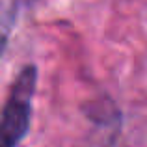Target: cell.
Returning <instances> with one entry per match:
<instances>
[{
    "instance_id": "cell-1",
    "label": "cell",
    "mask_w": 147,
    "mask_h": 147,
    "mask_svg": "<svg viewBox=\"0 0 147 147\" xmlns=\"http://www.w3.org/2000/svg\"><path fill=\"white\" fill-rule=\"evenodd\" d=\"M37 78L39 73L36 63L22 65L15 75L0 112V147H21L30 132Z\"/></svg>"
},
{
    "instance_id": "cell-2",
    "label": "cell",
    "mask_w": 147,
    "mask_h": 147,
    "mask_svg": "<svg viewBox=\"0 0 147 147\" xmlns=\"http://www.w3.org/2000/svg\"><path fill=\"white\" fill-rule=\"evenodd\" d=\"M34 2L36 0H0V32L11 36L21 11L32 6Z\"/></svg>"
},
{
    "instance_id": "cell-3",
    "label": "cell",
    "mask_w": 147,
    "mask_h": 147,
    "mask_svg": "<svg viewBox=\"0 0 147 147\" xmlns=\"http://www.w3.org/2000/svg\"><path fill=\"white\" fill-rule=\"evenodd\" d=\"M7 41H9V34H4V32H0V60H2L4 52H6Z\"/></svg>"
}]
</instances>
